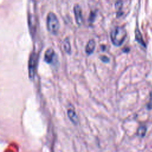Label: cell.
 Returning a JSON list of instances; mask_svg holds the SVG:
<instances>
[{
  "label": "cell",
  "mask_w": 152,
  "mask_h": 152,
  "mask_svg": "<svg viewBox=\"0 0 152 152\" xmlns=\"http://www.w3.org/2000/svg\"><path fill=\"white\" fill-rule=\"evenodd\" d=\"M126 35V31L124 27H116L110 33L111 41L115 46H119L125 41Z\"/></svg>",
  "instance_id": "6da1fadb"
},
{
  "label": "cell",
  "mask_w": 152,
  "mask_h": 152,
  "mask_svg": "<svg viewBox=\"0 0 152 152\" xmlns=\"http://www.w3.org/2000/svg\"><path fill=\"white\" fill-rule=\"evenodd\" d=\"M47 29L51 34L56 35L59 30L60 24L57 16L53 12H49L46 18Z\"/></svg>",
  "instance_id": "7a4b0ae2"
},
{
  "label": "cell",
  "mask_w": 152,
  "mask_h": 152,
  "mask_svg": "<svg viewBox=\"0 0 152 152\" xmlns=\"http://www.w3.org/2000/svg\"><path fill=\"white\" fill-rule=\"evenodd\" d=\"M37 54L33 52L29 57L28 60V77L30 80H33L35 76L36 68L37 65Z\"/></svg>",
  "instance_id": "3957f363"
},
{
  "label": "cell",
  "mask_w": 152,
  "mask_h": 152,
  "mask_svg": "<svg viewBox=\"0 0 152 152\" xmlns=\"http://www.w3.org/2000/svg\"><path fill=\"white\" fill-rule=\"evenodd\" d=\"M74 12L75 21L77 24L79 26L81 25L83 23V18L82 15L81 8L79 5L76 4L74 7Z\"/></svg>",
  "instance_id": "277c9868"
},
{
  "label": "cell",
  "mask_w": 152,
  "mask_h": 152,
  "mask_svg": "<svg viewBox=\"0 0 152 152\" xmlns=\"http://www.w3.org/2000/svg\"><path fill=\"white\" fill-rule=\"evenodd\" d=\"M28 27L31 34H34L36 31V23L34 15L33 14H30L28 15Z\"/></svg>",
  "instance_id": "5b68a950"
},
{
  "label": "cell",
  "mask_w": 152,
  "mask_h": 152,
  "mask_svg": "<svg viewBox=\"0 0 152 152\" xmlns=\"http://www.w3.org/2000/svg\"><path fill=\"white\" fill-rule=\"evenodd\" d=\"M55 56V52L52 48L48 49L45 53V61L46 63H52Z\"/></svg>",
  "instance_id": "8992f818"
},
{
  "label": "cell",
  "mask_w": 152,
  "mask_h": 152,
  "mask_svg": "<svg viewBox=\"0 0 152 152\" xmlns=\"http://www.w3.org/2000/svg\"><path fill=\"white\" fill-rule=\"evenodd\" d=\"M96 47V42L94 40L90 39L86 46V52L87 55H91L93 53Z\"/></svg>",
  "instance_id": "52a82bcc"
},
{
  "label": "cell",
  "mask_w": 152,
  "mask_h": 152,
  "mask_svg": "<svg viewBox=\"0 0 152 152\" xmlns=\"http://www.w3.org/2000/svg\"><path fill=\"white\" fill-rule=\"evenodd\" d=\"M69 120L75 125H77L78 122V119L75 111L72 109H69L67 112Z\"/></svg>",
  "instance_id": "ba28073f"
},
{
  "label": "cell",
  "mask_w": 152,
  "mask_h": 152,
  "mask_svg": "<svg viewBox=\"0 0 152 152\" xmlns=\"http://www.w3.org/2000/svg\"><path fill=\"white\" fill-rule=\"evenodd\" d=\"M135 39L139 44H140L141 46H142L144 48L145 47V43L142 39V34L138 28H136L135 30Z\"/></svg>",
  "instance_id": "9c48e42d"
},
{
  "label": "cell",
  "mask_w": 152,
  "mask_h": 152,
  "mask_svg": "<svg viewBox=\"0 0 152 152\" xmlns=\"http://www.w3.org/2000/svg\"><path fill=\"white\" fill-rule=\"evenodd\" d=\"M123 6V3L122 0H118L115 3V8L116 10V15L119 17L122 15V8Z\"/></svg>",
  "instance_id": "30bf717a"
},
{
  "label": "cell",
  "mask_w": 152,
  "mask_h": 152,
  "mask_svg": "<svg viewBox=\"0 0 152 152\" xmlns=\"http://www.w3.org/2000/svg\"><path fill=\"white\" fill-rule=\"evenodd\" d=\"M63 46L64 50L68 54L71 53V47L69 42V40L68 38H66L63 42Z\"/></svg>",
  "instance_id": "8fae6325"
},
{
  "label": "cell",
  "mask_w": 152,
  "mask_h": 152,
  "mask_svg": "<svg viewBox=\"0 0 152 152\" xmlns=\"http://www.w3.org/2000/svg\"><path fill=\"white\" fill-rule=\"evenodd\" d=\"M147 132V128L145 126H141L139 127L137 131V134L140 137H144Z\"/></svg>",
  "instance_id": "7c38bea8"
},
{
  "label": "cell",
  "mask_w": 152,
  "mask_h": 152,
  "mask_svg": "<svg viewBox=\"0 0 152 152\" xmlns=\"http://www.w3.org/2000/svg\"><path fill=\"white\" fill-rule=\"evenodd\" d=\"M102 61H103L104 63H107L109 62V58L106 56H102L100 57Z\"/></svg>",
  "instance_id": "4fadbf2b"
},
{
  "label": "cell",
  "mask_w": 152,
  "mask_h": 152,
  "mask_svg": "<svg viewBox=\"0 0 152 152\" xmlns=\"http://www.w3.org/2000/svg\"><path fill=\"white\" fill-rule=\"evenodd\" d=\"M96 16V15H95V14H90V20H91V21H93V20H94V17Z\"/></svg>",
  "instance_id": "5bb4252c"
}]
</instances>
